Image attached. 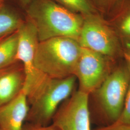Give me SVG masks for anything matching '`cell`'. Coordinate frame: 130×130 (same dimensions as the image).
I'll use <instances>...</instances> for the list:
<instances>
[{"label": "cell", "instance_id": "1", "mask_svg": "<svg viewBox=\"0 0 130 130\" xmlns=\"http://www.w3.org/2000/svg\"><path fill=\"white\" fill-rule=\"evenodd\" d=\"M39 42L56 37L78 42L83 21L80 17L51 0H34L28 11Z\"/></svg>", "mask_w": 130, "mask_h": 130}, {"label": "cell", "instance_id": "2", "mask_svg": "<svg viewBox=\"0 0 130 130\" xmlns=\"http://www.w3.org/2000/svg\"><path fill=\"white\" fill-rule=\"evenodd\" d=\"M81 49L78 41L69 38H53L40 42L35 55V67L51 79L74 75Z\"/></svg>", "mask_w": 130, "mask_h": 130}, {"label": "cell", "instance_id": "3", "mask_svg": "<svg viewBox=\"0 0 130 130\" xmlns=\"http://www.w3.org/2000/svg\"><path fill=\"white\" fill-rule=\"evenodd\" d=\"M76 80L74 75L64 79L49 78L29 103L26 121L38 125H50L61 104L72 94Z\"/></svg>", "mask_w": 130, "mask_h": 130}, {"label": "cell", "instance_id": "4", "mask_svg": "<svg viewBox=\"0 0 130 130\" xmlns=\"http://www.w3.org/2000/svg\"><path fill=\"white\" fill-rule=\"evenodd\" d=\"M19 42L17 59L23 66L25 82L23 91L30 102L50 78L36 68L34 58L39 42L37 29L29 20L22 23L18 29Z\"/></svg>", "mask_w": 130, "mask_h": 130}, {"label": "cell", "instance_id": "5", "mask_svg": "<svg viewBox=\"0 0 130 130\" xmlns=\"http://www.w3.org/2000/svg\"><path fill=\"white\" fill-rule=\"evenodd\" d=\"M130 83L125 68H119L109 74L94 92L105 115L112 123L121 116Z\"/></svg>", "mask_w": 130, "mask_h": 130}, {"label": "cell", "instance_id": "6", "mask_svg": "<svg viewBox=\"0 0 130 130\" xmlns=\"http://www.w3.org/2000/svg\"><path fill=\"white\" fill-rule=\"evenodd\" d=\"M88 94L79 90L61 104L52 124L59 130H91Z\"/></svg>", "mask_w": 130, "mask_h": 130}, {"label": "cell", "instance_id": "7", "mask_svg": "<svg viewBox=\"0 0 130 130\" xmlns=\"http://www.w3.org/2000/svg\"><path fill=\"white\" fill-rule=\"evenodd\" d=\"M109 74L104 56L82 47L74 73L79 81V90L89 95L94 93Z\"/></svg>", "mask_w": 130, "mask_h": 130}, {"label": "cell", "instance_id": "8", "mask_svg": "<svg viewBox=\"0 0 130 130\" xmlns=\"http://www.w3.org/2000/svg\"><path fill=\"white\" fill-rule=\"evenodd\" d=\"M78 42L82 47L104 56H114L118 49L114 36L102 24L92 17L83 21Z\"/></svg>", "mask_w": 130, "mask_h": 130}, {"label": "cell", "instance_id": "9", "mask_svg": "<svg viewBox=\"0 0 130 130\" xmlns=\"http://www.w3.org/2000/svg\"><path fill=\"white\" fill-rule=\"evenodd\" d=\"M29 110L23 90L9 102L0 107V130H22Z\"/></svg>", "mask_w": 130, "mask_h": 130}, {"label": "cell", "instance_id": "10", "mask_svg": "<svg viewBox=\"0 0 130 130\" xmlns=\"http://www.w3.org/2000/svg\"><path fill=\"white\" fill-rule=\"evenodd\" d=\"M25 75L18 61L0 69V107L9 102L23 90Z\"/></svg>", "mask_w": 130, "mask_h": 130}, {"label": "cell", "instance_id": "11", "mask_svg": "<svg viewBox=\"0 0 130 130\" xmlns=\"http://www.w3.org/2000/svg\"><path fill=\"white\" fill-rule=\"evenodd\" d=\"M18 42V30L0 41V69L18 62L17 59Z\"/></svg>", "mask_w": 130, "mask_h": 130}, {"label": "cell", "instance_id": "12", "mask_svg": "<svg viewBox=\"0 0 130 130\" xmlns=\"http://www.w3.org/2000/svg\"><path fill=\"white\" fill-rule=\"evenodd\" d=\"M18 16L13 12L0 8V38L16 31L21 25Z\"/></svg>", "mask_w": 130, "mask_h": 130}, {"label": "cell", "instance_id": "13", "mask_svg": "<svg viewBox=\"0 0 130 130\" xmlns=\"http://www.w3.org/2000/svg\"><path fill=\"white\" fill-rule=\"evenodd\" d=\"M61 3L72 9L84 14L90 13L91 8L87 0H58Z\"/></svg>", "mask_w": 130, "mask_h": 130}, {"label": "cell", "instance_id": "14", "mask_svg": "<svg viewBox=\"0 0 130 130\" xmlns=\"http://www.w3.org/2000/svg\"><path fill=\"white\" fill-rule=\"evenodd\" d=\"M117 121L130 125V83L122 111Z\"/></svg>", "mask_w": 130, "mask_h": 130}, {"label": "cell", "instance_id": "15", "mask_svg": "<svg viewBox=\"0 0 130 130\" xmlns=\"http://www.w3.org/2000/svg\"><path fill=\"white\" fill-rule=\"evenodd\" d=\"M95 130H130V125L116 121L111 124Z\"/></svg>", "mask_w": 130, "mask_h": 130}, {"label": "cell", "instance_id": "16", "mask_svg": "<svg viewBox=\"0 0 130 130\" xmlns=\"http://www.w3.org/2000/svg\"><path fill=\"white\" fill-rule=\"evenodd\" d=\"M22 130H59L52 124L47 126L38 125L29 123H25Z\"/></svg>", "mask_w": 130, "mask_h": 130}, {"label": "cell", "instance_id": "17", "mask_svg": "<svg viewBox=\"0 0 130 130\" xmlns=\"http://www.w3.org/2000/svg\"><path fill=\"white\" fill-rule=\"evenodd\" d=\"M121 28L123 34L130 37V14L124 19L121 25Z\"/></svg>", "mask_w": 130, "mask_h": 130}, {"label": "cell", "instance_id": "18", "mask_svg": "<svg viewBox=\"0 0 130 130\" xmlns=\"http://www.w3.org/2000/svg\"><path fill=\"white\" fill-rule=\"evenodd\" d=\"M127 50L124 53V56L127 63V69L130 74V42L126 44Z\"/></svg>", "mask_w": 130, "mask_h": 130}, {"label": "cell", "instance_id": "19", "mask_svg": "<svg viewBox=\"0 0 130 130\" xmlns=\"http://www.w3.org/2000/svg\"><path fill=\"white\" fill-rule=\"evenodd\" d=\"M21 2L25 5H27L28 3H29L31 1V0H20Z\"/></svg>", "mask_w": 130, "mask_h": 130}, {"label": "cell", "instance_id": "20", "mask_svg": "<svg viewBox=\"0 0 130 130\" xmlns=\"http://www.w3.org/2000/svg\"><path fill=\"white\" fill-rule=\"evenodd\" d=\"M3 3V2H0V8H1V7H2Z\"/></svg>", "mask_w": 130, "mask_h": 130}, {"label": "cell", "instance_id": "21", "mask_svg": "<svg viewBox=\"0 0 130 130\" xmlns=\"http://www.w3.org/2000/svg\"><path fill=\"white\" fill-rule=\"evenodd\" d=\"M5 37H6V36H5ZM5 37H4L1 38H0V41H2V40H3V39H4V38Z\"/></svg>", "mask_w": 130, "mask_h": 130}, {"label": "cell", "instance_id": "22", "mask_svg": "<svg viewBox=\"0 0 130 130\" xmlns=\"http://www.w3.org/2000/svg\"><path fill=\"white\" fill-rule=\"evenodd\" d=\"M3 1H4V0H0V2H3Z\"/></svg>", "mask_w": 130, "mask_h": 130}]
</instances>
